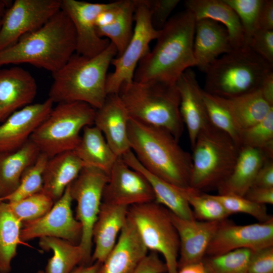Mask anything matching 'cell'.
<instances>
[{
	"label": "cell",
	"instance_id": "cell-1",
	"mask_svg": "<svg viewBox=\"0 0 273 273\" xmlns=\"http://www.w3.org/2000/svg\"><path fill=\"white\" fill-rule=\"evenodd\" d=\"M196 20L186 10L169 18L157 42L140 61L133 80L175 84L187 69L196 66L193 44Z\"/></svg>",
	"mask_w": 273,
	"mask_h": 273
},
{
	"label": "cell",
	"instance_id": "cell-2",
	"mask_svg": "<svg viewBox=\"0 0 273 273\" xmlns=\"http://www.w3.org/2000/svg\"><path fill=\"white\" fill-rule=\"evenodd\" d=\"M128 135L131 150L147 170L175 187H190L192 156L170 132L130 118Z\"/></svg>",
	"mask_w": 273,
	"mask_h": 273
},
{
	"label": "cell",
	"instance_id": "cell-3",
	"mask_svg": "<svg viewBox=\"0 0 273 273\" xmlns=\"http://www.w3.org/2000/svg\"><path fill=\"white\" fill-rule=\"evenodd\" d=\"M73 23L62 9L37 30L0 51V66L27 63L53 73L76 53Z\"/></svg>",
	"mask_w": 273,
	"mask_h": 273
},
{
	"label": "cell",
	"instance_id": "cell-4",
	"mask_svg": "<svg viewBox=\"0 0 273 273\" xmlns=\"http://www.w3.org/2000/svg\"><path fill=\"white\" fill-rule=\"evenodd\" d=\"M117 55L116 49L111 42L105 50L93 57L75 53L59 70L52 73L49 98L57 104L82 102L99 109L107 96L108 69Z\"/></svg>",
	"mask_w": 273,
	"mask_h": 273
},
{
	"label": "cell",
	"instance_id": "cell-5",
	"mask_svg": "<svg viewBox=\"0 0 273 273\" xmlns=\"http://www.w3.org/2000/svg\"><path fill=\"white\" fill-rule=\"evenodd\" d=\"M118 95L130 118L164 128L177 140L181 137L184 123L176 84L133 80L123 84Z\"/></svg>",
	"mask_w": 273,
	"mask_h": 273
},
{
	"label": "cell",
	"instance_id": "cell-6",
	"mask_svg": "<svg viewBox=\"0 0 273 273\" xmlns=\"http://www.w3.org/2000/svg\"><path fill=\"white\" fill-rule=\"evenodd\" d=\"M272 65L248 46L233 49L216 59L205 70L204 90L230 98L259 89Z\"/></svg>",
	"mask_w": 273,
	"mask_h": 273
},
{
	"label": "cell",
	"instance_id": "cell-7",
	"mask_svg": "<svg viewBox=\"0 0 273 273\" xmlns=\"http://www.w3.org/2000/svg\"><path fill=\"white\" fill-rule=\"evenodd\" d=\"M193 150L190 187L202 192L217 188L230 175L240 147L211 123L198 134Z\"/></svg>",
	"mask_w": 273,
	"mask_h": 273
},
{
	"label": "cell",
	"instance_id": "cell-8",
	"mask_svg": "<svg viewBox=\"0 0 273 273\" xmlns=\"http://www.w3.org/2000/svg\"><path fill=\"white\" fill-rule=\"evenodd\" d=\"M96 112L84 103H58L29 140L49 158L73 151L80 142V131L94 123Z\"/></svg>",
	"mask_w": 273,
	"mask_h": 273
},
{
	"label": "cell",
	"instance_id": "cell-9",
	"mask_svg": "<svg viewBox=\"0 0 273 273\" xmlns=\"http://www.w3.org/2000/svg\"><path fill=\"white\" fill-rule=\"evenodd\" d=\"M127 218L147 249L163 255L167 273H177L179 239L169 210L154 201L128 207Z\"/></svg>",
	"mask_w": 273,
	"mask_h": 273
},
{
	"label": "cell",
	"instance_id": "cell-10",
	"mask_svg": "<svg viewBox=\"0 0 273 273\" xmlns=\"http://www.w3.org/2000/svg\"><path fill=\"white\" fill-rule=\"evenodd\" d=\"M109 175L103 170L84 166L77 177L69 185L72 199L77 203L76 219L82 225L79 246L83 256V265L92 264V232L97 220L104 189Z\"/></svg>",
	"mask_w": 273,
	"mask_h": 273
},
{
	"label": "cell",
	"instance_id": "cell-11",
	"mask_svg": "<svg viewBox=\"0 0 273 273\" xmlns=\"http://www.w3.org/2000/svg\"><path fill=\"white\" fill-rule=\"evenodd\" d=\"M134 3L133 34L123 53L111 61L114 70L107 75V95L118 94L123 84L133 80L139 63L150 51V43L157 39L160 34V30L156 29L153 26L150 12L143 0H134Z\"/></svg>",
	"mask_w": 273,
	"mask_h": 273
},
{
	"label": "cell",
	"instance_id": "cell-12",
	"mask_svg": "<svg viewBox=\"0 0 273 273\" xmlns=\"http://www.w3.org/2000/svg\"><path fill=\"white\" fill-rule=\"evenodd\" d=\"M61 9V0H16L7 10L0 29V51L47 22Z\"/></svg>",
	"mask_w": 273,
	"mask_h": 273
},
{
	"label": "cell",
	"instance_id": "cell-13",
	"mask_svg": "<svg viewBox=\"0 0 273 273\" xmlns=\"http://www.w3.org/2000/svg\"><path fill=\"white\" fill-rule=\"evenodd\" d=\"M72 201L68 186L47 213L35 220L22 223L20 234L22 242L51 237L79 245L82 229L80 222L73 216Z\"/></svg>",
	"mask_w": 273,
	"mask_h": 273
},
{
	"label": "cell",
	"instance_id": "cell-14",
	"mask_svg": "<svg viewBox=\"0 0 273 273\" xmlns=\"http://www.w3.org/2000/svg\"><path fill=\"white\" fill-rule=\"evenodd\" d=\"M273 246V218L263 222L237 225L222 220L211 240L206 256H215L239 249L252 251Z\"/></svg>",
	"mask_w": 273,
	"mask_h": 273
},
{
	"label": "cell",
	"instance_id": "cell-15",
	"mask_svg": "<svg viewBox=\"0 0 273 273\" xmlns=\"http://www.w3.org/2000/svg\"><path fill=\"white\" fill-rule=\"evenodd\" d=\"M154 201L153 189L146 177L118 157L104 189L102 202L129 207Z\"/></svg>",
	"mask_w": 273,
	"mask_h": 273
},
{
	"label": "cell",
	"instance_id": "cell-16",
	"mask_svg": "<svg viewBox=\"0 0 273 273\" xmlns=\"http://www.w3.org/2000/svg\"><path fill=\"white\" fill-rule=\"evenodd\" d=\"M111 5V2L103 4L61 0V9L68 15L75 29L76 54L93 57L108 47L110 40L100 37L97 33L96 20L98 15Z\"/></svg>",
	"mask_w": 273,
	"mask_h": 273
},
{
	"label": "cell",
	"instance_id": "cell-17",
	"mask_svg": "<svg viewBox=\"0 0 273 273\" xmlns=\"http://www.w3.org/2000/svg\"><path fill=\"white\" fill-rule=\"evenodd\" d=\"M48 98L14 112L0 124V153L11 152L25 144L53 108Z\"/></svg>",
	"mask_w": 273,
	"mask_h": 273
},
{
	"label": "cell",
	"instance_id": "cell-18",
	"mask_svg": "<svg viewBox=\"0 0 273 273\" xmlns=\"http://www.w3.org/2000/svg\"><path fill=\"white\" fill-rule=\"evenodd\" d=\"M170 214L179 239L178 269L187 264L202 261L222 221L188 220L170 211Z\"/></svg>",
	"mask_w": 273,
	"mask_h": 273
},
{
	"label": "cell",
	"instance_id": "cell-19",
	"mask_svg": "<svg viewBox=\"0 0 273 273\" xmlns=\"http://www.w3.org/2000/svg\"><path fill=\"white\" fill-rule=\"evenodd\" d=\"M129 118L118 94L108 95L103 106L96 110L94 124L117 157L131 150L128 135Z\"/></svg>",
	"mask_w": 273,
	"mask_h": 273
},
{
	"label": "cell",
	"instance_id": "cell-20",
	"mask_svg": "<svg viewBox=\"0 0 273 273\" xmlns=\"http://www.w3.org/2000/svg\"><path fill=\"white\" fill-rule=\"evenodd\" d=\"M37 88L34 78L23 68L0 69V123L14 112L32 104Z\"/></svg>",
	"mask_w": 273,
	"mask_h": 273
},
{
	"label": "cell",
	"instance_id": "cell-21",
	"mask_svg": "<svg viewBox=\"0 0 273 273\" xmlns=\"http://www.w3.org/2000/svg\"><path fill=\"white\" fill-rule=\"evenodd\" d=\"M175 84L180 96V114L187 126L192 148L199 132L210 124L203 100V89L191 68L181 75Z\"/></svg>",
	"mask_w": 273,
	"mask_h": 273
},
{
	"label": "cell",
	"instance_id": "cell-22",
	"mask_svg": "<svg viewBox=\"0 0 273 273\" xmlns=\"http://www.w3.org/2000/svg\"><path fill=\"white\" fill-rule=\"evenodd\" d=\"M148 250L134 224L127 218L116 245L96 273H132Z\"/></svg>",
	"mask_w": 273,
	"mask_h": 273
},
{
	"label": "cell",
	"instance_id": "cell-23",
	"mask_svg": "<svg viewBox=\"0 0 273 273\" xmlns=\"http://www.w3.org/2000/svg\"><path fill=\"white\" fill-rule=\"evenodd\" d=\"M128 207L107 204L102 202L100 211L94 224L91 263H102L112 250L127 219Z\"/></svg>",
	"mask_w": 273,
	"mask_h": 273
},
{
	"label": "cell",
	"instance_id": "cell-24",
	"mask_svg": "<svg viewBox=\"0 0 273 273\" xmlns=\"http://www.w3.org/2000/svg\"><path fill=\"white\" fill-rule=\"evenodd\" d=\"M233 50L224 26L208 19L196 21L193 52L196 66L202 71L204 72L218 56Z\"/></svg>",
	"mask_w": 273,
	"mask_h": 273
},
{
	"label": "cell",
	"instance_id": "cell-25",
	"mask_svg": "<svg viewBox=\"0 0 273 273\" xmlns=\"http://www.w3.org/2000/svg\"><path fill=\"white\" fill-rule=\"evenodd\" d=\"M268 158H273L260 149L241 147L233 171L217 188L218 194L244 197L252 186L259 169Z\"/></svg>",
	"mask_w": 273,
	"mask_h": 273
},
{
	"label": "cell",
	"instance_id": "cell-26",
	"mask_svg": "<svg viewBox=\"0 0 273 273\" xmlns=\"http://www.w3.org/2000/svg\"><path fill=\"white\" fill-rule=\"evenodd\" d=\"M84 166L73 151L49 158L43 172L42 192L56 202Z\"/></svg>",
	"mask_w": 273,
	"mask_h": 273
},
{
	"label": "cell",
	"instance_id": "cell-27",
	"mask_svg": "<svg viewBox=\"0 0 273 273\" xmlns=\"http://www.w3.org/2000/svg\"><path fill=\"white\" fill-rule=\"evenodd\" d=\"M185 5L186 10L193 14L196 21L208 19L224 26L233 49L246 46L240 21L234 10L224 0H187Z\"/></svg>",
	"mask_w": 273,
	"mask_h": 273
},
{
	"label": "cell",
	"instance_id": "cell-28",
	"mask_svg": "<svg viewBox=\"0 0 273 273\" xmlns=\"http://www.w3.org/2000/svg\"><path fill=\"white\" fill-rule=\"evenodd\" d=\"M40 152L30 140L11 152L0 153V201L18 187L24 172L36 161Z\"/></svg>",
	"mask_w": 273,
	"mask_h": 273
},
{
	"label": "cell",
	"instance_id": "cell-29",
	"mask_svg": "<svg viewBox=\"0 0 273 273\" xmlns=\"http://www.w3.org/2000/svg\"><path fill=\"white\" fill-rule=\"evenodd\" d=\"M121 157L129 167L139 171L146 177L153 189L155 202L181 218L196 219L189 203L175 187L147 170L131 150Z\"/></svg>",
	"mask_w": 273,
	"mask_h": 273
},
{
	"label": "cell",
	"instance_id": "cell-30",
	"mask_svg": "<svg viewBox=\"0 0 273 273\" xmlns=\"http://www.w3.org/2000/svg\"><path fill=\"white\" fill-rule=\"evenodd\" d=\"M216 97L229 111L240 131L262 120L273 109L259 89L230 98Z\"/></svg>",
	"mask_w": 273,
	"mask_h": 273
},
{
	"label": "cell",
	"instance_id": "cell-31",
	"mask_svg": "<svg viewBox=\"0 0 273 273\" xmlns=\"http://www.w3.org/2000/svg\"><path fill=\"white\" fill-rule=\"evenodd\" d=\"M85 166L100 169L108 175L117 157L95 126L83 129L79 143L73 150Z\"/></svg>",
	"mask_w": 273,
	"mask_h": 273
},
{
	"label": "cell",
	"instance_id": "cell-32",
	"mask_svg": "<svg viewBox=\"0 0 273 273\" xmlns=\"http://www.w3.org/2000/svg\"><path fill=\"white\" fill-rule=\"evenodd\" d=\"M38 244L43 250L53 252L43 270L44 273H71L76 267L83 265L79 245L51 237L40 238Z\"/></svg>",
	"mask_w": 273,
	"mask_h": 273
},
{
	"label": "cell",
	"instance_id": "cell-33",
	"mask_svg": "<svg viewBox=\"0 0 273 273\" xmlns=\"http://www.w3.org/2000/svg\"><path fill=\"white\" fill-rule=\"evenodd\" d=\"M22 223L10 210L8 203L0 201V273H10L17 255Z\"/></svg>",
	"mask_w": 273,
	"mask_h": 273
},
{
	"label": "cell",
	"instance_id": "cell-34",
	"mask_svg": "<svg viewBox=\"0 0 273 273\" xmlns=\"http://www.w3.org/2000/svg\"><path fill=\"white\" fill-rule=\"evenodd\" d=\"M134 10V0L120 1L113 21L106 26L96 28L100 37L108 39L115 46L117 52L116 57L123 53L132 36Z\"/></svg>",
	"mask_w": 273,
	"mask_h": 273
},
{
	"label": "cell",
	"instance_id": "cell-35",
	"mask_svg": "<svg viewBox=\"0 0 273 273\" xmlns=\"http://www.w3.org/2000/svg\"><path fill=\"white\" fill-rule=\"evenodd\" d=\"M175 187L189 203L196 219L222 221L231 215L223 205L211 195L202 193L190 187Z\"/></svg>",
	"mask_w": 273,
	"mask_h": 273
},
{
	"label": "cell",
	"instance_id": "cell-36",
	"mask_svg": "<svg viewBox=\"0 0 273 273\" xmlns=\"http://www.w3.org/2000/svg\"><path fill=\"white\" fill-rule=\"evenodd\" d=\"M239 145L260 149L273 158V109L260 121L240 130Z\"/></svg>",
	"mask_w": 273,
	"mask_h": 273
},
{
	"label": "cell",
	"instance_id": "cell-37",
	"mask_svg": "<svg viewBox=\"0 0 273 273\" xmlns=\"http://www.w3.org/2000/svg\"><path fill=\"white\" fill-rule=\"evenodd\" d=\"M252 250L239 249L215 256H205L202 261L208 273H248Z\"/></svg>",
	"mask_w": 273,
	"mask_h": 273
},
{
	"label": "cell",
	"instance_id": "cell-38",
	"mask_svg": "<svg viewBox=\"0 0 273 273\" xmlns=\"http://www.w3.org/2000/svg\"><path fill=\"white\" fill-rule=\"evenodd\" d=\"M49 157L40 153L35 162L23 173L17 189L3 201H17L42 192L43 172Z\"/></svg>",
	"mask_w": 273,
	"mask_h": 273
},
{
	"label": "cell",
	"instance_id": "cell-39",
	"mask_svg": "<svg viewBox=\"0 0 273 273\" xmlns=\"http://www.w3.org/2000/svg\"><path fill=\"white\" fill-rule=\"evenodd\" d=\"M7 202L12 213L22 223L41 217L51 209L55 203L42 192L17 201Z\"/></svg>",
	"mask_w": 273,
	"mask_h": 273
},
{
	"label": "cell",
	"instance_id": "cell-40",
	"mask_svg": "<svg viewBox=\"0 0 273 273\" xmlns=\"http://www.w3.org/2000/svg\"><path fill=\"white\" fill-rule=\"evenodd\" d=\"M202 94L210 123L216 128L226 133L240 147V130L235 125L229 111L217 100L215 96L203 89Z\"/></svg>",
	"mask_w": 273,
	"mask_h": 273
},
{
	"label": "cell",
	"instance_id": "cell-41",
	"mask_svg": "<svg viewBox=\"0 0 273 273\" xmlns=\"http://www.w3.org/2000/svg\"><path fill=\"white\" fill-rule=\"evenodd\" d=\"M235 12L243 29L245 46L258 29V20L263 0H224Z\"/></svg>",
	"mask_w": 273,
	"mask_h": 273
},
{
	"label": "cell",
	"instance_id": "cell-42",
	"mask_svg": "<svg viewBox=\"0 0 273 273\" xmlns=\"http://www.w3.org/2000/svg\"><path fill=\"white\" fill-rule=\"evenodd\" d=\"M218 201L231 215L242 213L252 216L260 222L273 218L267 213L266 205L254 203L244 197L232 195H211Z\"/></svg>",
	"mask_w": 273,
	"mask_h": 273
},
{
	"label": "cell",
	"instance_id": "cell-43",
	"mask_svg": "<svg viewBox=\"0 0 273 273\" xmlns=\"http://www.w3.org/2000/svg\"><path fill=\"white\" fill-rule=\"evenodd\" d=\"M151 16L152 23L157 30H161L169 18L179 0H143Z\"/></svg>",
	"mask_w": 273,
	"mask_h": 273
},
{
	"label": "cell",
	"instance_id": "cell-44",
	"mask_svg": "<svg viewBox=\"0 0 273 273\" xmlns=\"http://www.w3.org/2000/svg\"><path fill=\"white\" fill-rule=\"evenodd\" d=\"M248 46L273 65V30H257L250 38Z\"/></svg>",
	"mask_w": 273,
	"mask_h": 273
},
{
	"label": "cell",
	"instance_id": "cell-45",
	"mask_svg": "<svg viewBox=\"0 0 273 273\" xmlns=\"http://www.w3.org/2000/svg\"><path fill=\"white\" fill-rule=\"evenodd\" d=\"M248 273H273V246L252 251Z\"/></svg>",
	"mask_w": 273,
	"mask_h": 273
},
{
	"label": "cell",
	"instance_id": "cell-46",
	"mask_svg": "<svg viewBox=\"0 0 273 273\" xmlns=\"http://www.w3.org/2000/svg\"><path fill=\"white\" fill-rule=\"evenodd\" d=\"M132 273H167V267L158 253L151 251L140 261Z\"/></svg>",
	"mask_w": 273,
	"mask_h": 273
},
{
	"label": "cell",
	"instance_id": "cell-47",
	"mask_svg": "<svg viewBox=\"0 0 273 273\" xmlns=\"http://www.w3.org/2000/svg\"><path fill=\"white\" fill-rule=\"evenodd\" d=\"M252 186L273 188V158L267 159L259 169Z\"/></svg>",
	"mask_w": 273,
	"mask_h": 273
},
{
	"label": "cell",
	"instance_id": "cell-48",
	"mask_svg": "<svg viewBox=\"0 0 273 273\" xmlns=\"http://www.w3.org/2000/svg\"><path fill=\"white\" fill-rule=\"evenodd\" d=\"M256 204L265 205L273 204V188L252 186L244 196Z\"/></svg>",
	"mask_w": 273,
	"mask_h": 273
},
{
	"label": "cell",
	"instance_id": "cell-49",
	"mask_svg": "<svg viewBox=\"0 0 273 273\" xmlns=\"http://www.w3.org/2000/svg\"><path fill=\"white\" fill-rule=\"evenodd\" d=\"M258 29L273 30V1L263 0L258 20Z\"/></svg>",
	"mask_w": 273,
	"mask_h": 273
},
{
	"label": "cell",
	"instance_id": "cell-50",
	"mask_svg": "<svg viewBox=\"0 0 273 273\" xmlns=\"http://www.w3.org/2000/svg\"><path fill=\"white\" fill-rule=\"evenodd\" d=\"M259 89L264 99L273 106V71L267 73L262 80Z\"/></svg>",
	"mask_w": 273,
	"mask_h": 273
},
{
	"label": "cell",
	"instance_id": "cell-51",
	"mask_svg": "<svg viewBox=\"0 0 273 273\" xmlns=\"http://www.w3.org/2000/svg\"><path fill=\"white\" fill-rule=\"evenodd\" d=\"M177 273H208L203 261L184 265L178 269Z\"/></svg>",
	"mask_w": 273,
	"mask_h": 273
},
{
	"label": "cell",
	"instance_id": "cell-52",
	"mask_svg": "<svg viewBox=\"0 0 273 273\" xmlns=\"http://www.w3.org/2000/svg\"><path fill=\"white\" fill-rule=\"evenodd\" d=\"M100 262H95L87 265H79L71 273H96L100 265ZM37 273H44L43 270H39Z\"/></svg>",
	"mask_w": 273,
	"mask_h": 273
},
{
	"label": "cell",
	"instance_id": "cell-53",
	"mask_svg": "<svg viewBox=\"0 0 273 273\" xmlns=\"http://www.w3.org/2000/svg\"><path fill=\"white\" fill-rule=\"evenodd\" d=\"M12 4V2L10 1L0 0V29L5 14Z\"/></svg>",
	"mask_w": 273,
	"mask_h": 273
}]
</instances>
